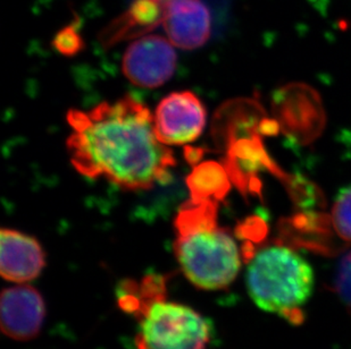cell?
Instances as JSON below:
<instances>
[{
    "mask_svg": "<svg viewBox=\"0 0 351 349\" xmlns=\"http://www.w3.org/2000/svg\"><path fill=\"white\" fill-rule=\"evenodd\" d=\"M67 122V151L83 176L106 178L129 191L150 190L171 178L176 165L172 150L159 141L148 107L133 96L86 112L73 109Z\"/></svg>",
    "mask_w": 351,
    "mask_h": 349,
    "instance_id": "cell-1",
    "label": "cell"
},
{
    "mask_svg": "<svg viewBox=\"0 0 351 349\" xmlns=\"http://www.w3.org/2000/svg\"><path fill=\"white\" fill-rule=\"evenodd\" d=\"M174 253L183 274L195 287L224 289L241 268V252L232 235L219 224V202L189 200L174 220Z\"/></svg>",
    "mask_w": 351,
    "mask_h": 349,
    "instance_id": "cell-2",
    "label": "cell"
},
{
    "mask_svg": "<svg viewBox=\"0 0 351 349\" xmlns=\"http://www.w3.org/2000/svg\"><path fill=\"white\" fill-rule=\"evenodd\" d=\"M245 283L249 296L261 310L292 324L305 319L304 307L314 290V271L290 247L269 245L257 250L249 260Z\"/></svg>",
    "mask_w": 351,
    "mask_h": 349,
    "instance_id": "cell-3",
    "label": "cell"
},
{
    "mask_svg": "<svg viewBox=\"0 0 351 349\" xmlns=\"http://www.w3.org/2000/svg\"><path fill=\"white\" fill-rule=\"evenodd\" d=\"M139 321L138 349H206L212 338L208 320L191 307L165 298L152 304Z\"/></svg>",
    "mask_w": 351,
    "mask_h": 349,
    "instance_id": "cell-4",
    "label": "cell"
},
{
    "mask_svg": "<svg viewBox=\"0 0 351 349\" xmlns=\"http://www.w3.org/2000/svg\"><path fill=\"white\" fill-rule=\"evenodd\" d=\"M169 39L141 36L133 41L123 57L122 70L130 82L141 88H158L176 72L178 57Z\"/></svg>",
    "mask_w": 351,
    "mask_h": 349,
    "instance_id": "cell-5",
    "label": "cell"
},
{
    "mask_svg": "<svg viewBox=\"0 0 351 349\" xmlns=\"http://www.w3.org/2000/svg\"><path fill=\"white\" fill-rule=\"evenodd\" d=\"M159 141L183 145L198 139L207 120L205 105L190 91L173 92L157 105L154 115Z\"/></svg>",
    "mask_w": 351,
    "mask_h": 349,
    "instance_id": "cell-6",
    "label": "cell"
},
{
    "mask_svg": "<svg viewBox=\"0 0 351 349\" xmlns=\"http://www.w3.org/2000/svg\"><path fill=\"white\" fill-rule=\"evenodd\" d=\"M46 307L39 292L29 285L5 288L1 293V330L12 339H34L43 329Z\"/></svg>",
    "mask_w": 351,
    "mask_h": 349,
    "instance_id": "cell-7",
    "label": "cell"
},
{
    "mask_svg": "<svg viewBox=\"0 0 351 349\" xmlns=\"http://www.w3.org/2000/svg\"><path fill=\"white\" fill-rule=\"evenodd\" d=\"M162 25L174 46L193 50L208 41L212 18L202 0H165Z\"/></svg>",
    "mask_w": 351,
    "mask_h": 349,
    "instance_id": "cell-8",
    "label": "cell"
},
{
    "mask_svg": "<svg viewBox=\"0 0 351 349\" xmlns=\"http://www.w3.org/2000/svg\"><path fill=\"white\" fill-rule=\"evenodd\" d=\"M0 274L12 283H27L39 277L46 254L36 238L3 228L0 233Z\"/></svg>",
    "mask_w": 351,
    "mask_h": 349,
    "instance_id": "cell-9",
    "label": "cell"
},
{
    "mask_svg": "<svg viewBox=\"0 0 351 349\" xmlns=\"http://www.w3.org/2000/svg\"><path fill=\"white\" fill-rule=\"evenodd\" d=\"M165 0H136L117 20L100 34L104 46L112 47L124 40L141 38L162 24Z\"/></svg>",
    "mask_w": 351,
    "mask_h": 349,
    "instance_id": "cell-10",
    "label": "cell"
},
{
    "mask_svg": "<svg viewBox=\"0 0 351 349\" xmlns=\"http://www.w3.org/2000/svg\"><path fill=\"white\" fill-rule=\"evenodd\" d=\"M186 185L193 200L222 201L230 188L228 169L215 161L202 162L186 178Z\"/></svg>",
    "mask_w": 351,
    "mask_h": 349,
    "instance_id": "cell-11",
    "label": "cell"
},
{
    "mask_svg": "<svg viewBox=\"0 0 351 349\" xmlns=\"http://www.w3.org/2000/svg\"><path fill=\"white\" fill-rule=\"evenodd\" d=\"M332 224L339 237L351 243V186L339 192L332 208Z\"/></svg>",
    "mask_w": 351,
    "mask_h": 349,
    "instance_id": "cell-12",
    "label": "cell"
},
{
    "mask_svg": "<svg viewBox=\"0 0 351 349\" xmlns=\"http://www.w3.org/2000/svg\"><path fill=\"white\" fill-rule=\"evenodd\" d=\"M333 287L339 298L351 312V252L346 254L339 261L333 279Z\"/></svg>",
    "mask_w": 351,
    "mask_h": 349,
    "instance_id": "cell-13",
    "label": "cell"
},
{
    "mask_svg": "<svg viewBox=\"0 0 351 349\" xmlns=\"http://www.w3.org/2000/svg\"><path fill=\"white\" fill-rule=\"evenodd\" d=\"M82 38L72 27H66L60 31L55 38V48L66 56L79 53L82 49Z\"/></svg>",
    "mask_w": 351,
    "mask_h": 349,
    "instance_id": "cell-14",
    "label": "cell"
}]
</instances>
